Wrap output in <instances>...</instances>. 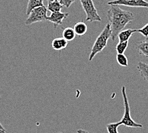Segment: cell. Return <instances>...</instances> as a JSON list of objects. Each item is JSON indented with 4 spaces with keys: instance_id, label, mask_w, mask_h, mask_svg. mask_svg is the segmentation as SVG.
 <instances>
[{
    "instance_id": "obj_1",
    "label": "cell",
    "mask_w": 148,
    "mask_h": 133,
    "mask_svg": "<svg viewBox=\"0 0 148 133\" xmlns=\"http://www.w3.org/2000/svg\"><path fill=\"white\" fill-rule=\"evenodd\" d=\"M107 17L110 25L111 38L113 41L118 38L119 33L134 19L132 12L123 10L118 5H110L107 12Z\"/></svg>"
},
{
    "instance_id": "obj_2",
    "label": "cell",
    "mask_w": 148,
    "mask_h": 133,
    "mask_svg": "<svg viewBox=\"0 0 148 133\" xmlns=\"http://www.w3.org/2000/svg\"><path fill=\"white\" fill-rule=\"evenodd\" d=\"M111 35H112V33H111L110 25L109 23H107L106 26H105L100 35L98 36L92 45L89 56V61H91L95 56L103 50L104 48L107 46V42L111 37Z\"/></svg>"
},
{
    "instance_id": "obj_3",
    "label": "cell",
    "mask_w": 148,
    "mask_h": 133,
    "mask_svg": "<svg viewBox=\"0 0 148 133\" xmlns=\"http://www.w3.org/2000/svg\"><path fill=\"white\" fill-rule=\"evenodd\" d=\"M121 94H122V96L123 99V102H124L125 111H124V115H123L121 121L119 122H121V125H123L126 127H132V128L143 127V125L140 124V123L135 122L132 118L131 113H131L130 107L128 99L127 97V94H126V87L125 86H122Z\"/></svg>"
},
{
    "instance_id": "obj_4",
    "label": "cell",
    "mask_w": 148,
    "mask_h": 133,
    "mask_svg": "<svg viewBox=\"0 0 148 133\" xmlns=\"http://www.w3.org/2000/svg\"><path fill=\"white\" fill-rule=\"evenodd\" d=\"M83 10L86 15V21L89 22H100L101 19L98 14L92 0H80Z\"/></svg>"
},
{
    "instance_id": "obj_5",
    "label": "cell",
    "mask_w": 148,
    "mask_h": 133,
    "mask_svg": "<svg viewBox=\"0 0 148 133\" xmlns=\"http://www.w3.org/2000/svg\"><path fill=\"white\" fill-rule=\"evenodd\" d=\"M47 7L44 5L33 9L25 21L26 25L29 26L36 23L47 21Z\"/></svg>"
},
{
    "instance_id": "obj_6",
    "label": "cell",
    "mask_w": 148,
    "mask_h": 133,
    "mask_svg": "<svg viewBox=\"0 0 148 133\" xmlns=\"http://www.w3.org/2000/svg\"><path fill=\"white\" fill-rule=\"evenodd\" d=\"M109 5L125 6L130 7L148 8V2L145 0H113L107 3Z\"/></svg>"
},
{
    "instance_id": "obj_7",
    "label": "cell",
    "mask_w": 148,
    "mask_h": 133,
    "mask_svg": "<svg viewBox=\"0 0 148 133\" xmlns=\"http://www.w3.org/2000/svg\"><path fill=\"white\" fill-rule=\"evenodd\" d=\"M69 15V13H63L61 12H57L51 13V14L47 17V21L54 24L56 28L58 26L61 25L63 23V21Z\"/></svg>"
},
{
    "instance_id": "obj_8",
    "label": "cell",
    "mask_w": 148,
    "mask_h": 133,
    "mask_svg": "<svg viewBox=\"0 0 148 133\" xmlns=\"http://www.w3.org/2000/svg\"><path fill=\"white\" fill-rule=\"evenodd\" d=\"M68 45V41L63 37L54 39L51 43V46L55 51H61L65 49Z\"/></svg>"
},
{
    "instance_id": "obj_9",
    "label": "cell",
    "mask_w": 148,
    "mask_h": 133,
    "mask_svg": "<svg viewBox=\"0 0 148 133\" xmlns=\"http://www.w3.org/2000/svg\"><path fill=\"white\" fill-rule=\"evenodd\" d=\"M137 50L140 56L148 57V37L138 43Z\"/></svg>"
},
{
    "instance_id": "obj_10",
    "label": "cell",
    "mask_w": 148,
    "mask_h": 133,
    "mask_svg": "<svg viewBox=\"0 0 148 133\" xmlns=\"http://www.w3.org/2000/svg\"><path fill=\"white\" fill-rule=\"evenodd\" d=\"M136 32V30L133 29H126V30H123L119 33L118 35V38L119 39V42H126L128 41L129 39L133 33Z\"/></svg>"
},
{
    "instance_id": "obj_11",
    "label": "cell",
    "mask_w": 148,
    "mask_h": 133,
    "mask_svg": "<svg viewBox=\"0 0 148 133\" xmlns=\"http://www.w3.org/2000/svg\"><path fill=\"white\" fill-rule=\"evenodd\" d=\"M44 0H29L26 11V14L27 16L33 9L44 6Z\"/></svg>"
},
{
    "instance_id": "obj_12",
    "label": "cell",
    "mask_w": 148,
    "mask_h": 133,
    "mask_svg": "<svg viewBox=\"0 0 148 133\" xmlns=\"http://www.w3.org/2000/svg\"><path fill=\"white\" fill-rule=\"evenodd\" d=\"M73 30L75 31L76 35L81 37L86 33L88 30V27L86 23L84 22H79L75 24L73 27Z\"/></svg>"
},
{
    "instance_id": "obj_13",
    "label": "cell",
    "mask_w": 148,
    "mask_h": 133,
    "mask_svg": "<svg viewBox=\"0 0 148 133\" xmlns=\"http://www.w3.org/2000/svg\"><path fill=\"white\" fill-rule=\"evenodd\" d=\"M63 5L60 3L58 0H53V1H48L47 4V10L50 11L51 13L57 12H61L63 8Z\"/></svg>"
},
{
    "instance_id": "obj_14",
    "label": "cell",
    "mask_w": 148,
    "mask_h": 133,
    "mask_svg": "<svg viewBox=\"0 0 148 133\" xmlns=\"http://www.w3.org/2000/svg\"><path fill=\"white\" fill-rule=\"evenodd\" d=\"M137 69L143 79L148 82V64L139 61L137 64Z\"/></svg>"
},
{
    "instance_id": "obj_15",
    "label": "cell",
    "mask_w": 148,
    "mask_h": 133,
    "mask_svg": "<svg viewBox=\"0 0 148 133\" xmlns=\"http://www.w3.org/2000/svg\"><path fill=\"white\" fill-rule=\"evenodd\" d=\"M63 38L66 40V41H72L73 40L75 39L76 37V34L75 33L73 28L70 27H68L64 28L62 33Z\"/></svg>"
},
{
    "instance_id": "obj_16",
    "label": "cell",
    "mask_w": 148,
    "mask_h": 133,
    "mask_svg": "<svg viewBox=\"0 0 148 133\" xmlns=\"http://www.w3.org/2000/svg\"><path fill=\"white\" fill-rule=\"evenodd\" d=\"M128 45V41L119 42L116 46L117 54H124Z\"/></svg>"
},
{
    "instance_id": "obj_17",
    "label": "cell",
    "mask_w": 148,
    "mask_h": 133,
    "mask_svg": "<svg viewBox=\"0 0 148 133\" xmlns=\"http://www.w3.org/2000/svg\"><path fill=\"white\" fill-rule=\"evenodd\" d=\"M121 125L120 122L110 123L107 125V130L109 133H119L118 132L119 126Z\"/></svg>"
},
{
    "instance_id": "obj_18",
    "label": "cell",
    "mask_w": 148,
    "mask_h": 133,
    "mask_svg": "<svg viewBox=\"0 0 148 133\" xmlns=\"http://www.w3.org/2000/svg\"><path fill=\"white\" fill-rule=\"evenodd\" d=\"M116 61L122 67H128V59L124 54H117Z\"/></svg>"
},
{
    "instance_id": "obj_19",
    "label": "cell",
    "mask_w": 148,
    "mask_h": 133,
    "mask_svg": "<svg viewBox=\"0 0 148 133\" xmlns=\"http://www.w3.org/2000/svg\"><path fill=\"white\" fill-rule=\"evenodd\" d=\"M136 32H138L141 33L142 35L144 36L146 38L148 37V23L146 24V25L144 26L140 29L136 30Z\"/></svg>"
},
{
    "instance_id": "obj_20",
    "label": "cell",
    "mask_w": 148,
    "mask_h": 133,
    "mask_svg": "<svg viewBox=\"0 0 148 133\" xmlns=\"http://www.w3.org/2000/svg\"><path fill=\"white\" fill-rule=\"evenodd\" d=\"M75 1L76 0H60V2L63 5V7L69 8Z\"/></svg>"
},
{
    "instance_id": "obj_21",
    "label": "cell",
    "mask_w": 148,
    "mask_h": 133,
    "mask_svg": "<svg viewBox=\"0 0 148 133\" xmlns=\"http://www.w3.org/2000/svg\"><path fill=\"white\" fill-rule=\"evenodd\" d=\"M77 133H89V132L87 131H85V130L79 129L77 131Z\"/></svg>"
},
{
    "instance_id": "obj_22",
    "label": "cell",
    "mask_w": 148,
    "mask_h": 133,
    "mask_svg": "<svg viewBox=\"0 0 148 133\" xmlns=\"http://www.w3.org/2000/svg\"><path fill=\"white\" fill-rule=\"evenodd\" d=\"M0 129L1 130H3V131H5V129L4 128V127L2 125V124L1 123V122H0Z\"/></svg>"
},
{
    "instance_id": "obj_23",
    "label": "cell",
    "mask_w": 148,
    "mask_h": 133,
    "mask_svg": "<svg viewBox=\"0 0 148 133\" xmlns=\"http://www.w3.org/2000/svg\"><path fill=\"white\" fill-rule=\"evenodd\" d=\"M6 132H7L6 131H3V130L0 129V133H6Z\"/></svg>"
},
{
    "instance_id": "obj_24",
    "label": "cell",
    "mask_w": 148,
    "mask_h": 133,
    "mask_svg": "<svg viewBox=\"0 0 148 133\" xmlns=\"http://www.w3.org/2000/svg\"><path fill=\"white\" fill-rule=\"evenodd\" d=\"M48 1H53V0H47Z\"/></svg>"
},
{
    "instance_id": "obj_25",
    "label": "cell",
    "mask_w": 148,
    "mask_h": 133,
    "mask_svg": "<svg viewBox=\"0 0 148 133\" xmlns=\"http://www.w3.org/2000/svg\"><path fill=\"white\" fill-rule=\"evenodd\" d=\"M58 133H62V132H58Z\"/></svg>"
}]
</instances>
